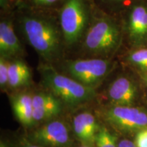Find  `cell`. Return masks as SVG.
Segmentation results:
<instances>
[{
	"instance_id": "1",
	"label": "cell",
	"mask_w": 147,
	"mask_h": 147,
	"mask_svg": "<svg viewBox=\"0 0 147 147\" xmlns=\"http://www.w3.org/2000/svg\"><path fill=\"white\" fill-rule=\"evenodd\" d=\"M20 27L29 45L46 62L52 63L60 57L63 36L59 25L52 18L40 14H25Z\"/></svg>"
},
{
	"instance_id": "2",
	"label": "cell",
	"mask_w": 147,
	"mask_h": 147,
	"mask_svg": "<svg viewBox=\"0 0 147 147\" xmlns=\"http://www.w3.org/2000/svg\"><path fill=\"white\" fill-rule=\"evenodd\" d=\"M39 71L47 91L63 104L75 107L91 102L96 96L95 89L87 87L71 77L59 72L49 63L42 64Z\"/></svg>"
},
{
	"instance_id": "3",
	"label": "cell",
	"mask_w": 147,
	"mask_h": 147,
	"mask_svg": "<svg viewBox=\"0 0 147 147\" xmlns=\"http://www.w3.org/2000/svg\"><path fill=\"white\" fill-rule=\"evenodd\" d=\"M123 29L118 23L108 16L93 18L82 40V49L89 54L105 58L120 47Z\"/></svg>"
},
{
	"instance_id": "4",
	"label": "cell",
	"mask_w": 147,
	"mask_h": 147,
	"mask_svg": "<svg viewBox=\"0 0 147 147\" xmlns=\"http://www.w3.org/2000/svg\"><path fill=\"white\" fill-rule=\"evenodd\" d=\"M90 23L87 0H65L60 10L59 26L64 44L71 47L81 42Z\"/></svg>"
},
{
	"instance_id": "5",
	"label": "cell",
	"mask_w": 147,
	"mask_h": 147,
	"mask_svg": "<svg viewBox=\"0 0 147 147\" xmlns=\"http://www.w3.org/2000/svg\"><path fill=\"white\" fill-rule=\"evenodd\" d=\"M113 66V62L106 58H92L66 61L63 69L65 75L95 89L109 74Z\"/></svg>"
},
{
	"instance_id": "6",
	"label": "cell",
	"mask_w": 147,
	"mask_h": 147,
	"mask_svg": "<svg viewBox=\"0 0 147 147\" xmlns=\"http://www.w3.org/2000/svg\"><path fill=\"white\" fill-rule=\"evenodd\" d=\"M103 117L110 125L122 131L147 128V114L134 106H111L104 110Z\"/></svg>"
},
{
	"instance_id": "7",
	"label": "cell",
	"mask_w": 147,
	"mask_h": 147,
	"mask_svg": "<svg viewBox=\"0 0 147 147\" xmlns=\"http://www.w3.org/2000/svg\"><path fill=\"white\" fill-rule=\"evenodd\" d=\"M124 32L133 48L147 46V2L138 0L127 12Z\"/></svg>"
},
{
	"instance_id": "8",
	"label": "cell",
	"mask_w": 147,
	"mask_h": 147,
	"mask_svg": "<svg viewBox=\"0 0 147 147\" xmlns=\"http://www.w3.org/2000/svg\"><path fill=\"white\" fill-rule=\"evenodd\" d=\"M27 139L45 147H68L71 144L67 125L63 121L53 119L35 129Z\"/></svg>"
},
{
	"instance_id": "9",
	"label": "cell",
	"mask_w": 147,
	"mask_h": 147,
	"mask_svg": "<svg viewBox=\"0 0 147 147\" xmlns=\"http://www.w3.org/2000/svg\"><path fill=\"white\" fill-rule=\"evenodd\" d=\"M34 125L53 120L63 109V103L50 92H39L33 95Z\"/></svg>"
},
{
	"instance_id": "10",
	"label": "cell",
	"mask_w": 147,
	"mask_h": 147,
	"mask_svg": "<svg viewBox=\"0 0 147 147\" xmlns=\"http://www.w3.org/2000/svg\"><path fill=\"white\" fill-rule=\"evenodd\" d=\"M137 95L136 84L129 77L123 75L116 78L108 89V97L112 106H133Z\"/></svg>"
},
{
	"instance_id": "11",
	"label": "cell",
	"mask_w": 147,
	"mask_h": 147,
	"mask_svg": "<svg viewBox=\"0 0 147 147\" xmlns=\"http://www.w3.org/2000/svg\"><path fill=\"white\" fill-rule=\"evenodd\" d=\"M72 127L74 135L82 144L91 146L94 144L95 136L100 126L93 114L87 111L78 113L74 117Z\"/></svg>"
},
{
	"instance_id": "12",
	"label": "cell",
	"mask_w": 147,
	"mask_h": 147,
	"mask_svg": "<svg viewBox=\"0 0 147 147\" xmlns=\"http://www.w3.org/2000/svg\"><path fill=\"white\" fill-rule=\"evenodd\" d=\"M23 53L21 44L14 30L12 23L9 19H3L0 23V53L5 58L18 56Z\"/></svg>"
},
{
	"instance_id": "13",
	"label": "cell",
	"mask_w": 147,
	"mask_h": 147,
	"mask_svg": "<svg viewBox=\"0 0 147 147\" xmlns=\"http://www.w3.org/2000/svg\"><path fill=\"white\" fill-rule=\"evenodd\" d=\"M11 104L14 115L23 125H34L33 95L27 93L16 94L11 98Z\"/></svg>"
},
{
	"instance_id": "14",
	"label": "cell",
	"mask_w": 147,
	"mask_h": 147,
	"mask_svg": "<svg viewBox=\"0 0 147 147\" xmlns=\"http://www.w3.org/2000/svg\"><path fill=\"white\" fill-rule=\"evenodd\" d=\"M9 88L18 89L29 85L32 82V71L23 60L16 59L9 61Z\"/></svg>"
},
{
	"instance_id": "15",
	"label": "cell",
	"mask_w": 147,
	"mask_h": 147,
	"mask_svg": "<svg viewBox=\"0 0 147 147\" xmlns=\"http://www.w3.org/2000/svg\"><path fill=\"white\" fill-rule=\"evenodd\" d=\"M127 62L140 73V75L147 74V46L133 48L127 55Z\"/></svg>"
},
{
	"instance_id": "16",
	"label": "cell",
	"mask_w": 147,
	"mask_h": 147,
	"mask_svg": "<svg viewBox=\"0 0 147 147\" xmlns=\"http://www.w3.org/2000/svg\"><path fill=\"white\" fill-rule=\"evenodd\" d=\"M117 137L105 126H100L95 140V147H118Z\"/></svg>"
},
{
	"instance_id": "17",
	"label": "cell",
	"mask_w": 147,
	"mask_h": 147,
	"mask_svg": "<svg viewBox=\"0 0 147 147\" xmlns=\"http://www.w3.org/2000/svg\"><path fill=\"white\" fill-rule=\"evenodd\" d=\"M9 61L8 59L1 56L0 58V87L1 90L9 88L8 77Z\"/></svg>"
},
{
	"instance_id": "18",
	"label": "cell",
	"mask_w": 147,
	"mask_h": 147,
	"mask_svg": "<svg viewBox=\"0 0 147 147\" xmlns=\"http://www.w3.org/2000/svg\"><path fill=\"white\" fill-rule=\"evenodd\" d=\"M135 144L137 147H147V128L138 131L136 136Z\"/></svg>"
},
{
	"instance_id": "19",
	"label": "cell",
	"mask_w": 147,
	"mask_h": 147,
	"mask_svg": "<svg viewBox=\"0 0 147 147\" xmlns=\"http://www.w3.org/2000/svg\"><path fill=\"white\" fill-rule=\"evenodd\" d=\"M32 5L40 8H47L55 5L60 0H29Z\"/></svg>"
},
{
	"instance_id": "20",
	"label": "cell",
	"mask_w": 147,
	"mask_h": 147,
	"mask_svg": "<svg viewBox=\"0 0 147 147\" xmlns=\"http://www.w3.org/2000/svg\"><path fill=\"white\" fill-rule=\"evenodd\" d=\"M103 1L108 5H113V6H119V5L123 4L127 1H134V0H103ZM138 1V0H135V1Z\"/></svg>"
},
{
	"instance_id": "21",
	"label": "cell",
	"mask_w": 147,
	"mask_h": 147,
	"mask_svg": "<svg viewBox=\"0 0 147 147\" xmlns=\"http://www.w3.org/2000/svg\"><path fill=\"white\" fill-rule=\"evenodd\" d=\"M118 147H137L135 142L127 139L121 140L118 143Z\"/></svg>"
},
{
	"instance_id": "22",
	"label": "cell",
	"mask_w": 147,
	"mask_h": 147,
	"mask_svg": "<svg viewBox=\"0 0 147 147\" xmlns=\"http://www.w3.org/2000/svg\"><path fill=\"white\" fill-rule=\"evenodd\" d=\"M20 147H45L40 146V145L34 144L31 142L30 140H29L27 138H23L21 141V145Z\"/></svg>"
},
{
	"instance_id": "23",
	"label": "cell",
	"mask_w": 147,
	"mask_h": 147,
	"mask_svg": "<svg viewBox=\"0 0 147 147\" xmlns=\"http://www.w3.org/2000/svg\"><path fill=\"white\" fill-rule=\"evenodd\" d=\"M140 77L144 87H146V89H147V74H141Z\"/></svg>"
},
{
	"instance_id": "24",
	"label": "cell",
	"mask_w": 147,
	"mask_h": 147,
	"mask_svg": "<svg viewBox=\"0 0 147 147\" xmlns=\"http://www.w3.org/2000/svg\"><path fill=\"white\" fill-rule=\"evenodd\" d=\"M0 147H8V146L4 142L1 141V142H0Z\"/></svg>"
},
{
	"instance_id": "25",
	"label": "cell",
	"mask_w": 147,
	"mask_h": 147,
	"mask_svg": "<svg viewBox=\"0 0 147 147\" xmlns=\"http://www.w3.org/2000/svg\"><path fill=\"white\" fill-rule=\"evenodd\" d=\"M78 147H93L91 145H86V144H82V146H78Z\"/></svg>"
}]
</instances>
